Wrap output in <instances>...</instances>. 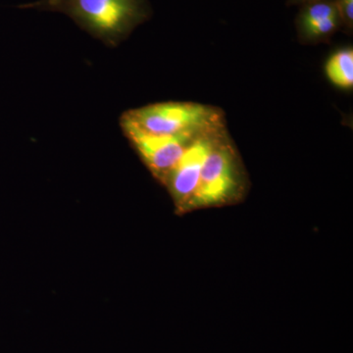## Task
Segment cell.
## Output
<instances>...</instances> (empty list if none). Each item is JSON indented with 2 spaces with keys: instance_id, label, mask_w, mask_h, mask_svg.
Listing matches in <instances>:
<instances>
[{
  "instance_id": "6da1fadb",
  "label": "cell",
  "mask_w": 353,
  "mask_h": 353,
  "mask_svg": "<svg viewBox=\"0 0 353 353\" xmlns=\"http://www.w3.org/2000/svg\"><path fill=\"white\" fill-rule=\"evenodd\" d=\"M51 11L69 16L110 48L119 46L152 15L148 0H60Z\"/></svg>"
},
{
  "instance_id": "7a4b0ae2",
  "label": "cell",
  "mask_w": 353,
  "mask_h": 353,
  "mask_svg": "<svg viewBox=\"0 0 353 353\" xmlns=\"http://www.w3.org/2000/svg\"><path fill=\"white\" fill-rule=\"evenodd\" d=\"M139 129L154 134H199L223 129L218 109L194 102H159L123 114Z\"/></svg>"
},
{
  "instance_id": "3957f363",
  "label": "cell",
  "mask_w": 353,
  "mask_h": 353,
  "mask_svg": "<svg viewBox=\"0 0 353 353\" xmlns=\"http://www.w3.org/2000/svg\"><path fill=\"white\" fill-rule=\"evenodd\" d=\"M120 127L146 166L159 180L166 181L167 176L178 163L190 143L197 137L192 134L165 136L143 131L121 116Z\"/></svg>"
},
{
  "instance_id": "277c9868",
  "label": "cell",
  "mask_w": 353,
  "mask_h": 353,
  "mask_svg": "<svg viewBox=\"0 0 353 353\" xmlns=\"http://www.w3.org/2000/svg\"><path fill=\"white\" fill-rule=\"evenodd\" d=\"M236 188V170L232 148L223 136L209 152L190 205H212L231 196Z\"/></svg>"
},
{
  "instance_id": "5b68a950",
  "label": "cell",
  "mask_w": 353,
  "mask_h": 353,
  "mask_svg": "<svg viewBox=\"0 0 353 353\" xmlns=\"http://www.w3.org/2000/svg\"><path fill=\"white\" fill-rule=\"evenodd\" d=\"M223 134V129L218 130L205 132L194 139L167 176L165 183L168 185L176 203L180 205L192 203L204 162Z\"/></svg>"
},
{
  "instance_id": "8992f818",
  "label": "cell",
  "mask_w": 353,
  "mask_h": 353,
  "mask_svg": "<svg viewBox=\"0 0 353 353\" xmlns=\"http://www.w3.org/2000/svg\"><path fill=\"white\" fill-rule=\"evenodd\" d=\"M299 38L306 41H326L341 27L334 0L306 4L296 19Z\"/></svg>"
},
{
  "instance_id": "52a82bcc",
  "label": "cell",
  "mask_w": 353,
  "mask_h": 353,
  "mask_svg": "<svg viewBox=\"0 0 353 353\" xmlns=\"http://www.w3.org/2000/svg\"><path fill=\"white\" fill-rule=\"evenodd\" d=\"M325 73L336 87L350 90L353 87V50L345 48L333 53L325 65Z\"/></svg>"
},
{
  "instance_id": "ba28073f",
  "label": "cell",
  "mask_w": 353,
  "mask_h": 353,
  "mask_svg": "<svg viewBox=\"0 0 353 353\" xmlns=\"http://www.w3.org/2000/svg\"><path fill=\"white\" fill-rule=\"evenodd\" d=\"M59 2L60 0H39V1L25 4V6L21 7H22V8H32L39 9V10L51 11Z\"/></svg>"
},
{
  "instance_id": "9c48e42d",
  "label": "cell",
  "mask_w": 353,
  "mask_h": 353,
  "mask_svg": "<svg viewBox=\"0 0 353 353\" xmlns=\"http://www.w3.org/2000/svg\"><path fill=\"white\" fill-rule=\"evenodd\" d=\"M323 1V0H289V6H306V4L313 3V2Z\"/></svg>"
}]
</instances>
